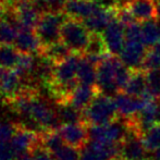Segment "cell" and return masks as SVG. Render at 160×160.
Listing matches in <instances>:
<instances>
[{"label":"cell","mask_w":160,"mask_h":160,"mask_svg":"<svg viewBox=\"0 0 160 160\" xmlns=\"http://www.w3.org/2000/svg\"><path fill=\"white\" fill-rule=\"evenodd\" d=\"M122 92L136 97L149 95L147 92V76H146L145 70L141 69L133 71L127 86L124 87Z\"/></svg>","instance_id":"18"},{"label":"cell","mask_w":160,"mask_h":160,"mask_svg":"<svg viewBox=\"0 0 160 160\" xmlns=\"http://www.w3.org/2000/svg\"><path fill=\"white\" fill-rule=\"evenodd\" d=\"M18 128V124L9 121H0V144L10 143Z\"/></svg>","instance_id":"29"},{"label":"cell","mask_w":160,"mask_h":160,"mask_svg":"<svg viewBox=\"0 0 160 160\" xmlns=\"http://www.w3.org/2000/svg\"><path fill=\"white\" fill-rule=\"evenodd\" d=\"M150 158H152V160H160V148L152 152V157Z\"/></svg>","instance_id":"36"},{"label":"cell","mask_w":160,"mask_h":160,"mask_svg":"<svg viewBox=\"0 0 160 160\" xmlns=\"http://www.w3.org/2000/svg\"><path fill=\"white\" fill-rule=\"evenodd\" d=\"M152 69H160V42L148 50L147 57L144 63L143 70L147 71Z\"/></svg>","instance_id":"28"},{"label":"cell","mask_w":160,"mask_h":160,"mask_svg":"<svg viewBox=\"0 0 160 160\" xmlns=\"http://www.w3.org/2000/svg\"><path fill=\"white\" fill-rule=\"evenodd\" d=\"M142 137L149 152H152L160 148V123H157L148 128L146 132L143 133Z\"/></svg>","instance_id":"25"},{"label":"cell","mask_w":160,"mask_h":160,"mask_svg":"<svg viewBox=\"0 0 160 160\" xmlns=\"http://www.w3.org/2000/svg\"><path fill=\"white\" fill-rule=\"evenodd\" d=\"M19 32L18 22L0 19V45H13Z\"/></svg>","instance_id":"23"},{"label":"cell","mask_w":160,"mask_h":160,"mask_svg":"<svg viewBox=\"0 0 160 160\" xmlns=\"http://www.w3.org/2000/svg\"><path fill=\"white\" fill-rule=\"evenodd\" d=\"M147 53V46L142 40H127L119 58L128 69L135 71L144 68Z\"/></svg>","instance_id":"6"},{"label":"cell","mask_w":160,"mask_h":160,"mask_svg":"<svg viewBox=\"0 0 160 160\" xmlns=\"http://www.w3.org/2000/svg\"><path fill=\"white\" fill-rule=\"evenodd\" d=\"M23 80L14 69H7L0 81V95L3 101L11 100L25 91Z\"/></svg>","instance_id":"12"},{"label":"cell","mask_w":160,"mask_h":160,"mask_svg":"<svg viewBox=\"0 0 160 160\" xmlns=\"http://www.w3.org/2000/svg\"><path fill=\"white\" fill-rule=\"evenodd\" d=\"M78 148H75L71 145L63 144L58 150L52 154L55 160H80Z\"/></svg>","instance_id":"27"},{"label":"cell","mask_w":160,"mask_h":160,"mask_svg":"<svg viewBox=\"0 0 160 160\" xmlns=\"http://www.w3.org/2000/svg\"><path fill=\"white\" fill-rule=\"evenodd\" d=\"M118 109L112 97L98 93L89 106L83 111L87 125H105L118 119Z\"/></svg>","instance_id":"1"},{"label":"cell","mask_w":160,"mask_h":160,"mask_svg":"<svg viewBox=\"0 0 160 160\" xmlns=\"http://www.w3.org/2000/svg\"><path fill=\"white\" fill-rule=\"evenodd\" d=\"M97 80V65L92 63L84 55L81 56L78 69V81L81 84L96 86Z\"/></svg>","instance_id":"20"},{"label":"cell","mask_w":160,"mask_h":160,"mask_svg":"<svg viewBox=\"0 0 160 160\" xmlns=\"http://www.w3.org/2000/svg\"><path fill=\"white\" fill-rule=\"evenodd\" d=\"M147 92L154 99H160V69L146 71Z\"/></svg>","instance_id":"26"},{"label":"cell","mask_w":160,"mask_h":160,"mask_svg":"<svg viewBox=\"0 0 160 160\" xmlns=\"http://www.w3.org/2000/svg\"><path fill=\"white\" fill-rule=\"evenodd\" d=\"M156 4V20L160 23V0H155Z\"/></svg>","instance_id":"35"},{"label":"cell","mask_w":160,"mask_h":160,"mask_svg":"<svg viewBox=\"0 0 160 160\" xmlns=\"http://www.w3.org/2000/svg\"><path fill=\"white\" fill-rule=\"evenodd\" d=\"M13 45L20 53L39 55L42 50V44L34 30H26V28L20 30Z\"/></svg>","instance_id":"15"},{"label":"cell","mask_w":160,"mask_h":160,"mask_svg":"<svg viewBox=\"0 0 160 160\" xmlns=\"http://www.w3.org/2000/svg\"><path fill=\"white\" fill-rule=\"evenodd\" d=\"M92 33L80 20L67 18L61 28V40L73 53L84 55Z\"/></svg>","instance_id":"2"},{"label":"cell","mask_w":160,"mask_h":160,"mask_svg":"<svg viewBox=\"0 0 160 160\" xmlns=\"http://www.w3.org/2000/svg\"><path fill=\"white\" fill-rule=\"evenodd\" d=\"M13 6L17 21L20 25V30H34L37 26L42 13L35 6L33 0H21L15 2Z\"/></svg>","instance_id":"8"},{"label":"cell","mask_w":160,"mask_h":160,"mask_svg":"<svg viewBox=\"0 0 160 160\" xmlns=\"http://www.w3.org/2000/svg\"><path fill=\"white\" fill-rule=\"evenodd\" d=\"M127 8L136 22H145L156 19V4L154 0H130Z\"/></svg>","instance_id":"17"},{"label":"cell","mask_w":160,"mask_h":160,"mask_svg":"<svg viewBox=\"0 0 160 160\" xmlns=\"http://www.w3.org/2000/svg\"><path fill=\"white\" fill-rule=\"evenodd\" d=\"M6 70L7 69H4V68H2L1 65H0V81H1V78H2V76H3L4 72H6Z\"/></svg>","instance_id":"37"},{"label":"cell","mask_w":160,"mask_h":160,"mask_svg":"<svg viewBox=\"0 0 160 160\" xmlns=\"http://www.w3.org/2000/svg\"><path fill=\"white\" fill-rule=\"evenodd\" d=\"M99 4L94 2L93 0H67L62 9V12L71 19L84 20L88 19L91 15L97 11L99 8Z\"/></svg>","instance_id":"13"},{"label":"cell","mask_w":160,"mask_h":160,"mask_svg":"<svg viewBox=\"0 0 160 160\" xmlns=\"http://www.w3.org/2000/svg\"><path fill=\"white\" fill-rule=\"evenodd\" d=\"M97 94H98V91H97L96 86L78 83V85L71 94L67 103H70L81 111H84L89 106V103L93 101Z\"/></svg>","instance_id":"16"},{"label":"cell","mask_w":160,"mask_h":160,"mask_svg":"<svg viewBox=\"0 0 160 160\" xmlns=\"http://www.w3.org/2000/svg\"><path fill=\"white\" fill-rule=\"evenodd\" d=\"M120 63V58L117 56L108 55L97 64L96 88L98 93L113 98L117 94L121 92L116 82L117 69Z\"/></svg>","instance_id":"4"},{"label":"cell","mask_w":160,"mask_h":160,"mask_svg":"<svg viewBox=\"0 0 160 160\" xmlns=\"http://www.w3.org/2000/svg\"><path fill=\"white\" fill-rule=\"evenodd\" d=\"M49 11H62L67 0H45Z\"/></svg>","instance_id":"32"},{"label":"cell","mask_w":160,"mask_h":160,"mask_svg":"<svg viewBox=\"0 0 160 160\" xmlns=\"http://www.w3.org/2000/svg\"><path fill=\"white\" fill-rule=\"evenodd\" d=\"M18 1H21V0H6L7 4H14Z\"/></svg>","instance_id":"38"},{"label":"cell","mask_w":160,"mask_h":160,"mask_svg":"<svg viewBox=\"0 0 160 160\" xmlns=\"http://www.w3.org/2000/svg\"><path fill=\"white\" fill-rule=\"evenodd\" d=\"M67 18L62 11H47L42 13L35 28L42 48L61 40V28Z\"/></svg>","instance_id":"3"},{"label":"cell","mask_w":160,"mask_h":160,"mask_svg":"<svg viewBox=\"0 0 160 160\" xmlns=\"http://www.w3.org/2000/svg\"><path fill=\"white\" fill-rule=\"evenodd\" d=\"M14 160H34V159L32 156V152H23V154L17 155Z\"/></svg>","instance_id":"34"},{"label":"cell","mask_w":160,"mask_h":160,"mask_svg":"<svg viewBox=\"0 0 160 160\" xmlns=\"http://www.w3.org/2000/svg\"><path fill=\"white\" fill-rule=\"evenodd\" d=\"M58 132L63 138L64 143L78 149H82L88 142V130L84 122L61 124L58 128Z\"/></svg>","instance_id":"11"},{"label":"cell","mask_w":160,"mask_h":160,"mask_svg":"<svg viewBox=\"0 0 160 160\" xmlns=\"http://www.w3.org/2000/svg\"><path fill=\"white\" fill-rule=\"evenodd\" d=\"M94 2H96L97 4H99L100 7L108 9H114L119 6L120 0H93Z\"/></svg>","instance_id":"33"},{"label":"cell","mask_w":160,"mask_h":160,"mask_svg":"<svg viewBox=\"0 0 160 160\" xmlns=\"http://www.w3.org/2000/svg\"><path fill=\"white\" fill-rule=\"evenodd\" d=\"M15 152H13L10 143L0 144V160H14Z\"/></svg>","instance_id":"31"},{"label":"cell","mask_w":160,"mask_h":160,"mask_svg":"<svg viewBox=\"0 0 160 160\" xmlns=\"http://www.w3.org/2000/svg\"><path fill=\"white\" fill-rule=\"evenodd\" d=\"M40 142V132H36L34 130L26 128L23 124H18V128L14 135L11 138L10 144L15 156L23 154L26 152H31L36 144Z\"/></svg>","instance_id":"10"},{"label":"cell","mask_w":160,"mask_h":160,"mask_svg":"<svg viewBox=\"0 0 160 160\" xmlns=\"http://www.w3.org/2000/svg\"><path fill=\"white\" fill-rule=\"evenodd\" d=\"M113 20H116V8L108 9L99 7L96 12L93 15H91L88 19L84 20L83 23L92 34H100L101 35Z\"/></svg>","instance_id":"14"},{"label":"cell","mask_w":160,"mask_h":160,"mask_svg":"<svg viewBox=\"0 0 160 160\" xmlns=\"http://www.w3.org/2000/svg\"><path fill=\"white\" fill-rule=\"evenodd\" d=\"M141 28L142 39L148 48H152L160 42V23L156 19L142 22Z\"/></svg>","instance_id":"21"},{"label":"cell","mask_w":160,"mask_h":160,"mask_svg":"<svg viewBox=\"0 0 160 160\" xmlns=\"http://www.w3.org/2000/svg\"><path fill=\"white\" fill-rule=\"evenodd\" d=\"M113 99L118 109V114L121 118L128 120V119L135 118L137 113L145 107L146 103L154 98L149 95L136 97L128 95L124 92H120L113 97Z\"/></svg>","instance_id":"7"},{"label":"cell","mask_w":160,"mask_h":160,"mask_svg":"<svg viewBox=\"0 0 160 160\" xmlns=\"http://www.w3.org/2000/svg\"><path fill=\"white\" fill-rule=\"evenodd\" d=\"M131 122V121H130ZM132 124V122H131ZM149 152L144 144L143 137L137 132V130L133 127L128 135L124 141L120 144V160H144L148 158Z\"/></svg>","instance_id":"5"},{"label":"cell","mask_w":160,"mask_h":160,"mask_svg":"<svg viewBox=\"0 0 160 160\" xmlns=\"http://www.w3.org/2000/svg\"><path fill=\"white\" fill-rule=\"evenodd\" d=\"M31 152H32L34 160H55L52 154L40 142L34 146Z\"/></svg>","instance_id":"30"},{"label":"cell","mask_w":160,"mask_h":160,"mask_svg":"<svg viewBox=\"0 0 160 160\" xmlns=\"http://www.w3.org/2000/svg\"><path fill=\"white\" fill-rule=\"evenodd\" d=\"M20 52L12 45H0V65L4 69H14Z\"/></svg>","instance_id":"24"},{"label":"cell","mask_w":160,"mask_h":160,"mask_svg":"<svg viewBox=\"0 0 160 160\" xmlns=\"http://www.w3.org/2000/svg\"><path fill=\"white\" fill-rule=\"evenodd\" d=\"M72 53L73 52L70 50L69 47L62 40H59V42H53V44L48 45L46 47H42L39 55L48 58L55 63H59V62L67 59L68 57H70Z\"/></svg>","instance_id":"19"},{"label":"cell","mask_w":160,"mask_h":160,"mask_svg":"<svg viewBox=\"0 0 160 160\" xmlns=\"http://www.w3.org/2000/svg\"><path fill=\"white\" fill-rule=\"evenodd\" d=\"M108 52L112 56H120L127 42L125 25L118 20H113L101 34Z\"/></svg>","instance_id":"9"},{"label":"cell","mask_w":160,"mask_h":160,"mask_svg":"<svg viewBox=\"0 0 160 160\" xmlns=\"http://www.w3.org/2000/svg\"><path fill=\"white\" fill-rule=\"evenodd\" d=\"M57 116L61 124H71V123L84 122L83 111L74 108L70 103L57 105Z\"/></svg>","instance_id":"22"}]
</instances>
